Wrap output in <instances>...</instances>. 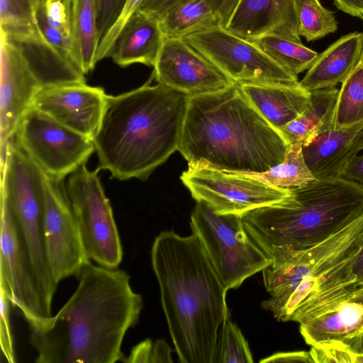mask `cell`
Instances as JSON below:
<instances>
[{"instance_id": "6da1fadb", "label": "cell", "mask_w": 363, "mask_h": 363, "mask_svg": "<svg viewBox=\"0 0 363 363\" xmlns=\"http://www.w3.org/2000/svg\"><path fill=\"white\" fill-rule=\"evenodd\" d=\"M78 285L65 304L44 325L30 328L37 363H115L127 331L143 307L124 270L91 262L76 274Z\"/></svg>"}, {"instance_id": "7a4b0ae2", "label": "cell", "mask_w": 363, "mask_h": 363, "mask_svg": "<svg viewBox=\"0 0 363 363\" xmlns=\"http://www.w3.org/2000/svg\"><path fill=\"white\" fill-rule=\"evenodd\" d=\"M162 309L182 363H214L219 330L230 313L226 292L194 234L162 231L151 249Z\"/></svg>"}, {"instance_id": "3957f363", "label": "cell", "mask_w": 363, "mask_h": 363, "mask_svg": "<svg viewBox=\"0 0 363 363\" xmlns=\"http://www.w3.org/2000/svg\"><path fill=\"white\" fill-rule=\"evenodd\" d=\"M154 79L117 96L108 95L92 141L99 164L120 181L147 179L178 150L189 96Z\"/></svg>"}, {"instance_id": "277c9868", "label": "cell", "mask_w": 363, "mask_h": 363, "mask_svg": "<svg viewBox=\"0 0 363 363\" xmlns=\"http://www.w3.org/2000/svg\"><path fill=\"white\" fill-rule=\"evenodd\" d=\"M287 147L235 84L189 97L177 151L188 164L261 173L283 162Z\"/></svg>"}, {"instance_id": "5b68a950", "label": "cell", "mask_w": 363, "mask_h": 363, "mask_svg": "<svg viewBox=\"0 0 363 363\" xmlns=\"http://www.w3.org/2000/svg\"><path fill=\"white\" fill-rule=\"evenodd\" d=\"M363 242V214L338 233L303 250L274 247L262 272L269 298L262 307L279 321L302 320L354 289V260Z\"/></svg>"}, {"instance_id": "8992f818", "label": "cell", "mask_w": 363, "mask_h": 363, "mask_svg": "<svg viewBox=\"0 0 363 363\" xmlns=\"http://www.w3.org/2000/svg\"><path fill=\"white\" fill-rule=\"evenodd\" d=\"M291 190L288 199L242 216L247 230L267 254L274 247L310 248L363 214V187L354 182L316 179Z\"/></svg>"}, {"instance_id": "52a82bcc", "label": "cell", "mask_w": 363, "mask_h": 363, "mask_svg": "<svg viewBox=\"0 0 363 363\" xmlns=\"http://www.w3.org/2000/svg\"><path fill=\"white\" fill-rule=\"evenodd\" d=\"M1 174V193L7 199L26 242L43 295L50 303L58 284L47 255L43 172L13 138L6 146Z\"/></svg>"}, {"instance_id": "ba28073f", "label": "cell", "mask_w": 363, "mask_h": 363, "mask_svg": "<svg viewBox=\"0 0 363 363\" xmlns=\"http://www.w3.org/2000/svg\"><path fill=\"white\" fill-rule=\"evenodd\" d=\"M190 225L227 291L238 289L272 262L248 233L240 215L218 214L198 201Z\"/></svg>"}, {"instance_id": "9c48e42d", "label": "cell", "mask_w": 363, "mask_h": 363, "mask_svg": "<svg viewBox=\"0 0 363 363\" xmlns=\"http://www.w3.org/2000/svg\"><path fill=\"white\" fill-rule=\"evenodd\" d=\"M99 170H90L84 164L68 177L65 186L87 257L114 269L122 261L123 248Z\"/></svg>"}, {"instance_id": "30bf717a", "label": "cell", "mask_w": 363, "mask_h": 363, "mask_svg": "<svg viewBox=\"0 0 363 363\" xmlns=\"http://www.w3.org/2000/svg\"><path fill=\"white\" fill-rule=\"evenodd\" d=\"M182 38L238 84H299L298 77L284 69L253 42L232 33L221 24Z\"/></svg>"}, {"instance_id": "8fae6325", "label": "cell", "mask_w": 363, "mask_h": 363, "mask_svg": "<svg viewBox=\"0 0 363 363\" xmlns=\"http://www.w3.org/2000/svg\"><path fill=\"white\" fill-rule=\"evenodd\" d=\"M14 140L44 174L61 181L86 164L95 152L92 140L32 107L23 116Z\"/></svg>"}, {"instance_id": "7c38bea8", "label": "cell", "mask_w": 363, "mask_h": 363, "mask_svg": "<svg viewBox=\"0 0 363 363\" xmlns=\"http://www.w3.org/2000/svg\"><path fill=\"white\" fill-rule=\"evenodd\" d=\"M180 179L196 202H204L218 214L242 216L255 209L279 203L292 196L291 189L199 163L188 164Z\"/></svg>"}, {"instance_id": "4fadbf2b", "label": "cell", "mask_w": 363, "mask_h": 363, "mask_svg": "<svg viewBox=\"0 0 363 363\" xmlns=\"http://www.w3.org/2000/svg\"><path fill=\"white\" fill-rule=\"evenodd\" d=\"M0 284L29 326L40 327L52 315L41 291L30 253L6 196L1 193Z\"/></svg>"}, {"instance_id": "5bb4252c", "label": "cell", "mask_w": 363, "mask_h": 363, "mask_svg": "<svg viewBox=\"0 0 363 363\" xmlns=\"http://www.w3.org/2000/svg\"><path fill=\"white\" fill-rule=\"evenodd\" d=\"M43 182L47 255L54 279L59 284L76 276L90 259L86 255L63 181L43 173Z\"/></svg>"}, {"instance_id": "9a60e30c", "label": "cell", "mask_w": 363, "mask_h": 363, "mask_svg": "<svg viewBox=\"0 0 363 363\" xmlns=\"http://www.w3.org/2000/svg\"><path fill=\"white\" fill-rule=\"evenodd\" d=\"M153 67L152 75L157 83L189 97L236 84L182 38H165Z\"/></svg>"}, {"instance_id": "2e32d148", "label": "cell", "mask_w": 363, "mask_h": 363, "mask_svg": "<svg viewBox=\"0 0 363 363\" xmlns=\"http://www.w3.org/2000/svg\"><path fill=\"white\" fill-rule=\"evenodd\" d=\"M0 49V156L1 168L8 143L31 108L42 87L18 45L1 32Z\"/></svg>"}, {"instance_id": "e0dca14e", "label": "cell", "mask_w": 363, "mask_h": 363, "mask_svg": "<svg viewBox=\"0 0 363 363\" xmlns=\"http://www.w3.org/2000/svg\"><path fill=\"white\" fill-rule=\"evenodd\" d=\"M108 97L103 88L86 82L62 84L39 91L31 107L93 140L100 127Z\"/></svg>"}, {"instance_id": "ac0fdd59", "label": "cell", "mask_w": 363, "mask_h": 363, "mask_svg": "<svg viewBox=\"0 0 363 363\" xmlns=\"http://www.w3.org/2000/svg\"><path fill=\"white\" fill-rule=\"evenodd\" d=\"M300 333L311 347L344 342L363 333V283L333 299L300 323Z\"/></svg>"}, {"instance_id": "d6986e66", "label": "cell", "mask_w": 363, "mask_h": 363, "mask_svg": "<svg viewBox=\"0 0 363 363\" xmlns=\"http://www.w3.org/2000/svg\"><path fill=\"white\" fill-rule=\"evenodd\" d=\"M225 28L248 41L274 35L301 43L294 0H240Z\"/></svg>"}, {"instance_id": "ffe728a7", "label": "cell", "mask_w": 363, "mask_h": 363, "mask_svg": "<svg viewBox=\"0 0 363 363\" xmlns=\"http://www.w3.org/2000/svg\"><path fill=\"white\" fill-rule=\"evenodd\" d=\"M363 150V125L330 129L302 145L304 160L318 180L341 177L350 162Z\"/></svg>"}, {"instance_id": "44dd1931", "label": "cell", "mask_w": 363, "mask_h": 363, "mask_svg": "<svg viewBox=\"0 0 363 363\" xmlns=\"http://www.w3.org/2000/svg\"><path fill=\"white\" fill-rule=\"evenodd\" d=\"M363 32L345 35L318 54L300 85L308 91L342 84L361 61Z\"/></svg>"}, {"instance_id": "7402d4cb", "label": "cell", "mask_w": 363, "mask_h": 363, "mask_svg": "<svg viewBox=\"0 0 363 363\" xmlns=\"http://www.w3.org/2000/svg\"><path fill=\"white\" fill-rule=\"evenodd\" d=\"M239 86L249 102L279 132L284 125L302 114L311 104L310 91L300 84H242Z\"/></svg>"}, {"instance_id": "603a6c76", "label": "cell", "mask_w": 363, "mask_h": 363, "mask_svg": "<svg viewBox=\"0 0 363 363\" xmlns=\"http://www.w3.org/2000/svg\"><path fill=\"white\" fill-rule=\"evenodd\" d=\"M164 39L159 21L138 10L121 30L109 57L122 67L136 63L154 67Z\"/></svg>"}, {"instance_id": "cb8c5ba5", "label": "cell", "mask_w": 363, "mask_h": 363, "mask_svg": "<svg viewBox=\"0 0 363 363\" xmlns=\"http://www.w3.org/2000/svg\"><path fill=\"white\" fill-rule=\"evenodd\" d=\"M233 11L231 0H190L158 21L165 38H183L217 24L225 28Z\"/></svg>"}, {"instance_id": "d4e9b609", "label": "cell", "mask_w": 363, "mask_h": 363, "mask_svg": "<svg viewBox=\"0 0 363 363\" xmlns=\"http://www.w3.org/2000/svg\"><path fill=\"white\" fill-rule=\"evenodd\" d=\"M338 92L335 86L310 91V106L280 130L288 145L296 143L307 145L322 133L333 129Z\"/></svg>"}, {"instance_id": "484cf974", "label": "cell", "mask_w": 363, "mask_h": 363, "mask_svg": "<svg viewBox=\"0 0 363 363\" xmlns=\"http://www.w3.org/2000/svg\"><path fill=\"white\" fill-rule=\"evenodd\" d=\"M67 5L72 40L78 52L81 70L85 75L97 63L101 40L99 30V0H65Z\"/></svg>"}, {"instance_id": "4316f807", "label": "cell", "mask_w": 363, "mask_h": 363, "mask_svg": "<svg viewBox=\"0 0 363 363\" xmlns=\"http://www.w3.org/2000/svg\"><path fill=\"white\" fill-rule=\"evenodd\" d=\"M231 173L245 175L274 186L288 189L302 187L316 180L304 160L301 143L289 145L283 162L266 172Z\"/></svg>"}, {"instance_id": "83f0119b", "label": "cell", "mask_w": 363, "mask_h": 363, "mask_svg": "<svg viewBox=\"0 0 363 363\" xmlns=\"http://www.w3.org/2000/svg\"><path fill=\"white\" fill-rule=\"evenodd\" d=\"M252 42L272 60L296 77L308 69L318 55L315 51L303 45L302 43L277 35H267Z\"/></svg>"}, {"instance_id": "f1b7e54d", "label": "cell", "mask_w": 363, "mask_h": 363, "mask_svg": "<svg viewBox=\"0 0 363 363\" xmlns=\"http://www.w3.org/2000/svg\"><path fill=\"white\" fill-rule=\"evenodd\" d=\"M363 125V65L360 62L342 83L335 105L333 129Z\"/></svg>"}, {"instance_id": "f546056e", "label": "cell", "mask_w": 363, "mask_h": 363, "mask_svg": "<svg viewBox=\"0 0 363 363\" xmlns=\"http://www.w3.org/2000/svg\"><path fill=\"white\" fill-rule=\"evenodd\" d=\"M298 33L307 41L322 38L337 30L334 12L325 9L319 0H294Z\"/></svg>"}, {"instance_id": "4dcf8cb0", "label": "cell", "mask_w": 363, "mask_h": 363, "mask_svg": "<svg viewBox=\"0 0 363 363\" xmlns=\"http://www.w3.org/2000/svg\"><path fill=\"white\" fill-rule=\"evenodd\" d=\"M248 343L241 330L230 318L221 325L218 332L214 363H252Z\"/></svg>"}, {"instance_id": "1f68e13d", "label": "cell", "mask_w": 363, "mask_h": 363, "mask_svg": "<svg viewBox=\"0 0 363 363\" xmlns=\"http://www.w3.org/2000/svg\"><path fill=\"white\" fill-rule=\"evenodd\" d=\"M1 32L9 36L33 33L37 28L31 0H0Z\"/></svg>"}, {"instance_id": "d6a6232c", "label": "cell", "mask_w": 363, "mask_h": 363, "mask_svg": "<svg viewBox=\"0 0 363 363\" xmlns=\"http://www.w3.org/2000/svg\"><path fill=\"white\" fill-rule=\"evenodd\" d=\"M143 1L125 0L117 19L100 40L96 54L97 62L105 57H109L111 51L121 30L128 20L138 10Z\"/></svg>"}, {"instance_id": "836d02e7", "label": "cell", "mask_w": 363, "mask_h": 363, "mask_svg": "<svg viewBox=\"0 0 363 363\" xmlns=\"http://www.w3.org/2000/svg\"><path fill=\"white\" fill-rule=\"evenodd\" d=\"M0 342L1 353L9 363L16 362L13 338L11 325L10 308L11 302L5 286L0 284Z\"/></svg>"}, {"instance_id": "e575fe53", "label": "cell", "mask_w": 363, "mask_h": 363, "mask_svg": "<svg viewBox=\"0 0 363 363\" xmlns=\"http://www.w3.org/2000/svg\"><path fill=\"white\" fill-rule=\"evenodd\" d=\"M310 352L314 362H363V357L340 342L313 346Z\"/></svg>"}, {"instance_id": "d590c367", "label": "cell", "mask_w": 363, "mask_h": 363, "mask_svg": "<svg viewBox=\"0 0 363 363\" xmlns=\"http://www.w3.org/2000/svg\"><path fill=\"white\" fill-rule=\"evenodd\" d=\"M40 8L49 24L65 38L73 41L69 11L65 0H45Z\"/></svg>"}, {"instance_id": "8d00e7d4", "label": "cell", "mask_w": 363, "mask_h": 363, "mask_svg": "<svg viewBox=\"0 0 363 363\" xmlns=\"http://www.w3.org/2000/svg\"><path fill=\"white\" fill-rule=\"evenodd\" d=\"M125 0H99V30L101 39L119 16Z\"/></svg>"}, {"instance_id": "74e56055", "label": "cell", "mask_w": 363, "mask_h": 363, "mask_svg": "<svg viewBox=\"0 0 363 363\" xmlns=\"http://www.w3.org/2000/svg\"><path fill=\"white\" fill-rule=\"evenodd\" d=\"M190 0H144L139 11L159 20L173 8ZM240 0H231L234 10Z\"/></svg>"}, {"instance_id": "f35d334b", "label": "cell", "mask_w": 363, "mask_h": 363, "mask_svg": "<svg viewBox=\"0 0 363 363\" xmlns=\"http://www.w3.org/2000/svg\"><path fill=\"white\" fill-rule=\"evenodd\" d=\"M154 342L146 339L133 347L123 359L126 363H153Z\"/></svg>"}, {"instance_id": "ab89813d", "label": "cell", "mask_w": 363, "mask_h": 363, "mask_svg": "<svg viewBox=\"0 0 363 363\" xmlns=\"http://www.w3.org/2000/svg\"><path fill=\"white\" fill-rule=\"evenodd\" d=\"M263 363H314L310 352L296 351L277 352L260 361Z\"/></svg>"}, {"instance_id": "60d3db41", "label": "cell", "mask_w": 363, "mask_h": 363, "mask_svg": "<svg viewBox=\"0 0 363 363\" xmlns=\"http://www.w3.org/2000/svg\"><path fill=\"white\" fill-rule=\"evenodd\" d=\"M341 178L354 182L363 187V153L350 162Z\"/></svg>"}, {"instance_id": "b9f144b4", "label": "cell", "mask_w": 363, "mask_h": 363, "mask_svg": "<svg viewBox=\"0 0 363 363\" xmlns=\"http://www.w3.org/2000/svg\"><path fill=\"white\" fill-rule=\"evenodd\" d=\"M337 8L344 13L363 20V0H333Z\"/></svg>"}, {"instance_id": "7bdbcfd3", "label": "cell", "mask_w": 363, "mask_h": 363, "mask_svg": "<svg viewBox=\"0 0 363 363\" xmlns=\"http://www.w3.org/2000/svg\"><path fill=\"white\" fill-rule=\"evenodd\" d=\"M172 349L162 339L154 342L153 363H172Z\"/></svg>"}, {"instance_id": "ee69618b", "label": "cell", "mask_w": 363, "mask_h": 363, "mask_svg": "<svg viewBox=\"0 0 363 363\" xmlns=\"http://www.w3.org/2000/svg\"><path fill=\"white\" fill-rule=\"evenodd\" d=\"M352 274L357 282L363 283V242L354 260L352 267Z\"/></svg>"}, {"instance_id": "f6af8a7d", "label": "cell", "mask_w": 363, "mask_h": 363, "mask_svg": "<svg viewBox=\"0 0 363 363\" xmlns=\"http://www.w3.org/2000/svg\"><path fill=\"white\" fill-rule=\"evenodd\" d=\"M360 62L363 65V52H362V58H361V61Z\"/></svg>"}]
</instances>
